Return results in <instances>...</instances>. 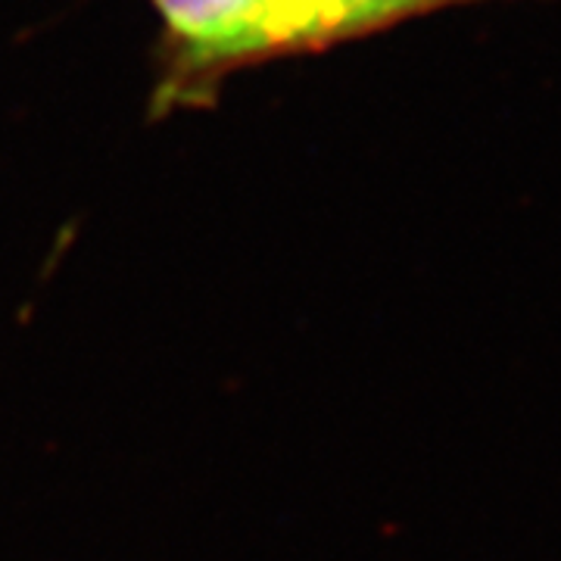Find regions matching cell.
Returning a JSON list of instances; mask_svg holds the SVG:
<instances>
[{"mask_svg": "<svg viewBox=\"0 0 561 561\" xmlns=\"http://www.w3.org/2000/svg\"><path fill=\"white\" fill-rule=\"evenodd\" d=\"M165 38L191 72L280 54L275 0H153Z\"/></svg>", "mask_w": 561, "mask_h": 561, "instance_id": "obj_1", "label": "cell"}, {"mask_svg": "<svg viewBox=\"0 0 561 561\" xmlns=\"http://www.w3.org/2000/svg\"><path fill=\"white\" fill-rule=\"evenodd\" d=\"M471 0H275L280 54L378 32L383 25Z\"/></svg>", "mask_w": 561, "mask_h": 561, "instance_id": "obj_2", "label": "cell"}]
</instances>
